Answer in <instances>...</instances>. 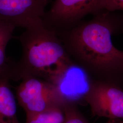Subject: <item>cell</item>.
Segmentation results:
<instances>
[{"label": "cell", "instance_id": "cell-1", "mask_svg": "<svg viewBox=\"0 0 123 123\" xmlns=\"http://www.w3.org/2000/svg\"><path fill=\"white\" fill-rule=\"evenodd\" d=\"M104 11L92 20L57 31L66 51L90 79L123 87V51L112 36L123 32V16Z\"/></svg>", "mask_w": 123, "mask_h": 123}, {"label": "cell", "instance_id": "cell-2", "mask_svg": "<svg viewBox=\"0 0 123 123\" xmlns=\"http://www.w3.org/2000/svg\"><path fill=\"white\" fill-rule=\"evenodd\" d=\"M16 38L21 44L22 54L14 61L12 80L35 77L54 84L74 63L56 30L43 19Z\"/></svg>", "mask_w": 123, "mask_h": 123}, {"label": "cell", "instance_id": "cell-3", "mask_svg": "<svg viewBox=\"0 0 123 123\" xmlns=\"http://www.w3.org/2000/svg\"><path fill=\"white\" fill-rule=\"evenodd\" d=\"M16 97L26 115L65 106L54 84L35 77L21 80L16 88Z\"/></svg>", "mask_w": 123, "mask_h": 123}, {"label": "cell", "instance_id": "cell-4", "mask_svg": "<svg viewBox=\"0 0 123 123\" xmlns=\"http://www.w3.org/2000/svg\"><path fill=\"white\" fill-rule=\"evenodd\" d=\"M107 0H55L43 18L56 31L74 26L88 14L106 11Z\"/></svg>", "mask_w": 123, "mask_h": 123}, {"label": "cell", "instance_id": "cell-5", "mask_svg": "<svg viewBox=\"0 0 123 123\" xmlns=\"http://www.w3.org/2000/svg\"><path fill=\"white\" fill-rule=\"evenodd\" d=\"M84 100L94 116L123 120V88L90 79Z\"/></svg>", "mask_w": 123, "mask_h": 123}, {"label": "cell", "instance_id": "cell-6", "mask_svg": "<svg viewBox=\"0 0 123 123\" xmlns=\"http://www.w3.org/2000/svg\"><path fill=\"white\" fill-rule=\"evenodd\" d=\"M48 0H0V21L25 29L42 19Z\"/></svg>", "mask_w": 123, "mask_h": 123}, {"label": "cell", "instance_id": "cell-7", "mask_svg": "<svg viewBox=\"0 0 123 123\" xmlns=\"http://www.w3.org/2000/svg\"><path fill=\"white\" fill-rule=\"evenodd\" d=\"M10 79L0 78V123H21L18 119L15 97L9 82Z\"/></svg>", "mask_w": 123, "mask_h": 123}, {"label": "cell", "instance_id": "cell-8", "mask_svg": "<svg viewBox=\"0 0 123 123\" xmlns=\"http://www.w3.org/2000/svg\"><path fill=\"white\" fill-rule=\"evenodd\" d=\"M15 28L11 24L0 21V78L6 77L11 80L14 61L6 57V49L13 37Z\"/></svg>", "mask_w": 123, "mask_h": 123}, {"label": "cell", "instance_id": "cell-9", "mask_svg": "<svg viewBox=\"0 0 123 123\" xmlns=\"http://www.w3.org/2000/svg\"><path fill=\"white\" fill-rule=\"evenodd\" d=\"M63 108H55L37 114L26 115L25 123H64Z\"/></svg>", "mask_w": 123, "mask_h": 123}, {"label": "cell", "instance_id": "cell-10", "mask_svg": "<svg viewBox=\"0 0 123 123\" xmlns=\"http://www.w3.org/2000/svg\"><path fill=\"white\" fill-rule=\"evenodd\" d=\"M65 121L64 123H90L75 104H68L64 106Z\"/></svg>", "mask_w": 123, "mask_h": 123}, {"label": "cell", "instance_id": "cell-11", "mask_svg": "<svg viewBox=\"0 0 123 123\" xmlns=\"http://www.w3.org/2000/svg\"><path fill=\"white\" fill-rule=\"evenodd\" d=\"M123 11V0H107L106 11Z\"/></svg>", "mask_w": 123, "mask_h": 123}, {"label": "cell", "instance_id": "cell-12", "mask_svg": "<svg viewBox=\"0 0 123 123\" xmlns=\"http://www.w3.org/2000/svg\"><path fill=\"white\" fill-rule=\"evenodd\" d=\"M123 123V120H122V121H120V122H119V123Z\"/></svg>", "mask_w": 123, "mask_h": 123}]
</instances>
